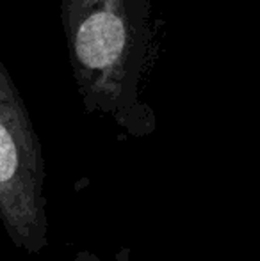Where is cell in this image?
<instances>
[{
  "instance_id": "3",
  "label": "cell",
  "mask_w": 260,
  "mask_h": 261,
  "mask_svg": "<svg viewBox=\"0 0 260 261\" xmlns=\"http://www.w3.org/2000/svg\"><path fill=\"white\" fill-rule=\"evenodd\" d=\"M73 261H104V259L98 258V256L93 254L91 251H79L75 254V259Z\"/></svg>"
},
{
  "instance_id": "2",
  "label": "cell",
  "mask_w": 260,
  "mask_h": 261,
  "mask_svg": "<svg viewBox=\"0 0 260 261\" xmlns=\"http://www.w3.org/2000/svg\"><path fill=\"white\" fill-rule=\"evenodd\" d=\"M0 222L11 242L29 254L49 238L45 158L31 116L0 59Z\"/></svg>"
},
{
  "instance_id": "1",
  "label": "cell",
  "mask_w": 260,
  "mask_h": 261,
  "mask_svg": "<svg viewBox=\"0 0 260 261\" xmlns=\"http://www.w3.org/2000/svg\"><path fill=\"white\" fill-rule=\"evenodd\" d=\"M148 0H61L69 64L86 112L104 114L127 134L155 130V114L141 100L152 61Z\"/></svg>"
}]
</instances>
